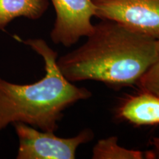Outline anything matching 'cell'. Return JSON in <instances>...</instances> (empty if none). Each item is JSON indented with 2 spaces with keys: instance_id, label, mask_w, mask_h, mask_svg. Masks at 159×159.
I'll return each instance as SVG.
<instances>
[{
  "instance_id": "cell-1",
  "label": "cell",
  "mask_w": 159,
  "mask_h": 159,
  "mask_svg": "<svg viewBox=\"0 0 159 159\" xmlns=\"http://www.w3.org/2000/svg\"><path fill=\"white\" fill-rule=\"evenodd\" d=\"M85 42L57 58L71 83L95 80L112 86L136 85L157 58L156 39L103 20L94 25Z\"/></svg>"
},
{
  "instance_id": "cell-2",
  "label": "cell",
  "mask_w": 159,
  "mask_h": 159,
  "mask_svg": "<svg viewBox=\"0 0 159 159\" xmlns=\"http://www.w3.org/2000/svg\"><path fill=\"white\" fill-rule=\"evenodd\" d=\"M21 41L42 57L45 75L37 82L23 85L0 77V132L10 124L21 122L55 133L63 111L78 101L90 98L91 92L63 76L57 64V52L44 40Z\"/></svg>"
},
{
  "instance_id": "cell-3",
  "label": "cell",
  "mask_w": 159,
  "mask_h": 159,
  "mask_svg": "<svg viewBox=\"0 0 159 159\" xmlns=\"http://www.w3.org/2000/svg\"><path fill=\"white\" fill-rule=\"evenodd\" d=\"M19 139L17 159H75L77 148L94 138V133L86 128L70 138L57 136L54 132L38 130L25 123L15 122Z\"/></svg>"
},
{
  "instance_id": "cell-4",
  "label": "cell",
  "mask_w": 159,
  "mask_h": 159,
  "mask_svg": "<svg viewBox=\"0 0 159 159\" xmlns=\"http://www.w3.org/2000/svg\"><path fill=\"white\" fill-rule=\"evenodd\" d=\"M95 16L138 34L159 38V0H93Z\"/></svg>"
},
{
  "instance_id": "cell-5",
  "label": "cell",
  "mask_w": 159,
  "mask_h": 159,
  "mask_svg": "<svg viewBox=\"0 0 159 159\" xmlns=\"http://www.w3.org/2000/svg\"><path fill=\"white\" fill-rule=\"evenodd\" d=\"M56 18L50 33L55 44L70 47L94 30L91 20L95 16L93 0H50Z\"/></svg>"
},
{
  "instance_id": "cell-6",
  "label": "cell",
  "mask_w": 159,
  "mask_h": 159,
  "mask_svg": "<svg viewBox=\"0 0 159 159\" xmlns=\"http://www.w3.org/2000/svg\"><path fill=\"white\" fill-rule=\"evenodd\" d=\"M117 116L136 126L159 124V97L142 91L125 98L117 109Z\"/></svg>"
},
{
  "instance_id": "cell-7",
  "label": "cell",
  "mask_w": 159,
  "mask_h": 159,
  "mask_svg": "<svg viewBox=\"0 0 159 159\" xmlns=\"http://www.w3.org/2000/svg\"><path fill=\"white\" fill-rule=\"evenodd\" d=\"M49 6V0H0V30L5 31L16 18L39 19Z\"/></svg>"
},
{
  "instance_id": "cell-8",
  "label": "cell",
  "mask_w": 159,
  "mask_h": 159,
  "mask_svg": "<svg viewBox=\"0 0 159 159\" xmlns=\"http://www.w3.org/2000/svg\"><path fill=\"white\" fill-rule=\"evenodd\" d=\"M93 159H154L152 150H130L118 144L116 136L99 140L92 150Z\"/></svg>"
},
{
  "instance_id": "cell-9",
  "label": "cell",
  "mask_w": 159,
  "mask_h": 159,
  "mask_svg": "<svg viewBox=\"0 0 159 159\" xmlns=\"http://www.w3.org/2000/svg\"><path fill=\"white\" fill-rule=\"evenodd\" d=\"M156 47L157 58L156 61L145 71L136 85L141 90L148 91L159 97V38L156 39Z\"/></svg>"
},
{
  "instance_id": "cell-10",
  "label": "cell",
  "mask_w": 159,
  "mask_h": 159,
  "mask_svg": "<svg viewBox=\"0 0 159 159\" xmlns=\"http://www.w3.org/2000/svg\"><path fill=\"white\" fill-rule=\"evenodd\" d=\"M151 144L153 147L152 151L155 155V158H159V136L152 138Z\"/></svg>"
}]
</instances>
